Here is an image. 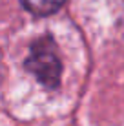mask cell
Here are the masks:
<instances>
[{
    "instance_id": "obj_2",
    "label": "cell",
    "mask_w": 124,
    "mask_h": 126,
    "mask_svg": "<svg viewBox=\"0 0 124 126\" xmlns=\"http://www.w3.org/2000/svg\"><path fill=\"white\" fill-rule=\"evenodd\" d=\"M22 7L35 16H49L66 4V0H20Z\"/></svg>"
},
{
    "instance_id": "obj_1",
    "label": "cell",
    "mask_w": 124,
    "mask_h": 126,
    "mask_svg": "<svg viewBox=\"0 0 124 126\" xmlns=\"http://www.w3.org/2000/svg\"><path fill=\"white\" fill-rule=\"evenodd\" d=\"M24 68L31 75H35V79L44 88H58L62 77V60L51 35H44L31 44L29 53L24 60Z\"/></svg>"
}]
</instances>
